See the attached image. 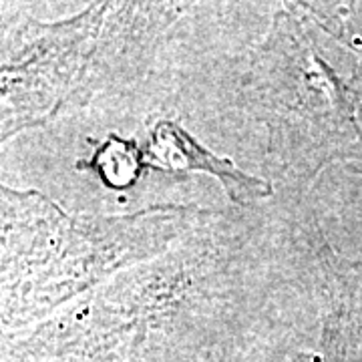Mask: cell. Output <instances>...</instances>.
I'll return each mask as SVG.
<instances>
[{
    "label": "cell",
    "instance_id": "obj_1",
    "mask_svg": "<svg viewBox=\"0 0 362 362\" xmlns=\"http://www.w3.org/2000/svg\"><path fill=\"white\" fill-rule=\"evenodd\" d=\"M262 49L258 95L276 147L292 161L296 147L312 151V139L342 129L350 105L342 83L304 40L296 21L280 13Z\"/></svg>",
    "mask_w": 362,
    "mask_h": 362
},
{
    "label": "cell",
    "instance_id": "obj_2",
    "mask_svg": "<svg viewBox=\"0 0 362 362\" xmlns=\"http://www.w3.org/2000/svg\"><path fill=\"white\" fill-rule=\"evenodd\" d=\"M147 151L153 159H157L151 165L214 173L226 185L233 202H252L272 194V187L266 181L240 171L230 159L211 156L185 131L175 127L169 121H161L153 129Z\"/></svg>",
    "mask_w": 362,
    "mask_h": 362
}]
</instances>
